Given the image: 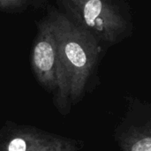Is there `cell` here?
Instances as JSON below:
<instances>
[{
    "label": "cell",
    "instance_id": "6da1fadb",
    "mask_svg": "<svg viewBox=\"0 0 151 151\" xmlns=\"http://www.w3.org/2000/svg\"><path fill=\"white\" fill-rule=\"evenodd\" d=\"M46 10V18L51 26L59 57L68 75L70 103L74 105L82 99L96 75L102 52L100 42L75 25L57 7L48 5Z\"/></svg>",
    "mask_w": 151,
    "mask_h": 151
},
{
    "label": "cell",
    "instance_id": "7a4b0ae2",
    "mask_svg": "<svg viewBox=\"0 0 151 151\" xmlns=\"http://www.w3.org/2000/svg\"><path fill=\"white\" fill-rule=\"evenodd\" d=\"M59 11L100 42L112 45L130 36L133 21L130 7L113 0H58Z\"/></svg>",
    "mask_w": 151,
    "mask_h": 151
},
{
    "label": "cell",
    "instance_id": "3957f363",
    "mask_svg": "<svg viewBox=\"0 0 151 151\" xmlns=\"http://www.w3.org/2000/svg\"><path fill=\"white\" fill-rule=\"evenodd\" d=\"M37 35L31 53V66L39 84L53 96V104L62 115L71 109L70 84L67 73L59 57L51 26L43 18L37 23Z\"/></svg>",
    "mask_w": 151,
    "mask_h": 151
},
{
    "label": "cell",
    "instance_id": "277c9868",
    "mask_svg": "<svg viewBox=\"0 0 151 151\" xmlns=\"http://www.w3.org/2000/svg\"><path fill=\"white\" fill-rule=\"evenodd\" d=\"M82 141L7 121L0 129V151H80Z\"/></svg>",
    "mask_w": 151,
    "mask_h": 151
},
{
    "label": "cell",
    "instance_id": "5b68a950",
    "mask_svg": "<svg viewBox=\"0 0 151 151\" xmlns=\"http://www.w3.org/2000/svg\"><path fill=\"white\" fill-rule=\"evenodd\" d=\"M114 136L120 151H151V113L138 116L129 106Z\"/></svg>",
    "mask_w": 151,
    "mask_h": 151
},
{
    "label": "cell",
    "instance_id": "8992f818",
    "mask_svg": "<svg viewBox=\"0 0 151 151\" xmlns=\"http://www.w3.org/2000/svg\"><path fill=\"white\" fill-rule=\"evenodd\" d=\"M45 0H0V11L7 13H22L28 8H46Z\"/></svg>",
    "mask_w": 151,
    "mask_h": 151
}]
</instances>
